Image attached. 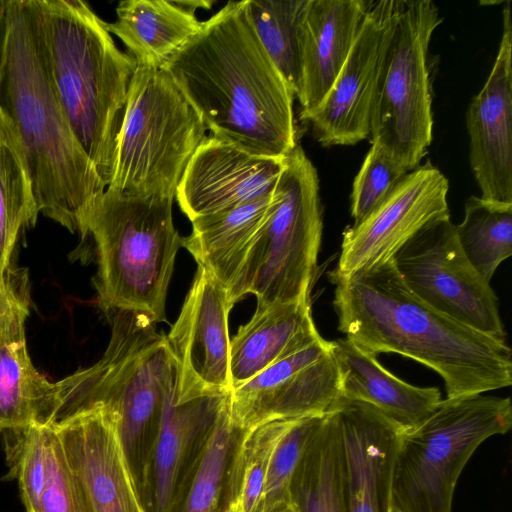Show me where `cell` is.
I'll list each match as a JSON object with an SVG mask.
<instances>
[{
  "label": "cell",
  "mask_w": 512,
  "mask_h": 512,
  "mask_svg": "<svg viewBox=\"0 0 512 512\" xmlns=\"http://www.w3.org/2000/svg\"><path fill=\"white\" fill-rule=\"evenodd\" d=\"M211 1L125 0L116 7L117 19L107 31L126 46L137 66L163 69L202 28L197 9Z\"/></svg>",
  "instance_id": "603a6c76"
},
{
  "label": "cell",
  "mask_w": 512,
  "mask_h": 512,
  "mask_svg": "<svg viewBox=\"0 0 512 512\" xmlns=\"http://www.w3.org/2000/svg\"><path fill=\"white\" fill-rule=\"evenodd\" d=\"M39 213L19 135L0 109V278L10 268L20 230L33 226Z\"/></svg>",
  "instance_id": "83f0119b"
},
{
  "label": "cell",
  "mask_w": 512,
  "mask_h": 512,
  "mask_svg": "<svg viewBox=\"0 0 512 512\" xmlns=\"http://www.w3.org/2000/svg\"><path fill=\"white\" fill-rule=\"evenodd\" d=\"M26 512H92L53 425L47 426L45 436L44 481Z\"/></svg>",
  "instance_id": "836d02e7"
},
{
  "label": "cell",
  "mask_w": 512,
  "mask_h": 512,
  "mask_svg": "<svg viewBox=\"0 0 512 512\" xmlns=\"http://www.w3.org/2000/svg\"><path fill=\"white\" fill-rule=\"evenodd\" d=\"M454 231L468 261L490 282L512 254V203L471 196Z\"/></svg>",
  "instance_id": "f1b7e54d"
},
{
  "label": "cell",
  "mask_w": 512,
  "mask_h": 512,
  "mask_svg": "<svg viewBox=\"0 0 512 512\" xmlns=\"http://www.w3.org/2000/svg\"><path fill=\"white\" fill-rule=\"evenodd\" d=\"M448 190L447 178L430 161L408 172L380 205L343 232L333 272L351 277L393 259L421 229L450 215Z\"/></svg>",
  "instance_id": "5bb4252c"
},
{
  "label": "cell",
  "mask_w": 512,
  "mask_h": 512,
  "mask_svg": "<svg viewBox=\"0 0 512 512\" xmlns=\"http://www.w3.org/2000/svg\"><path fill=\"white\" fill-rule=\"evenodd\" d=\"M232 307L227 291L198 266L180 314L165 335L176 368L177 401L230 392Z\"/></svg>",
  "instance_id": "9a60e30c"
},
{
  "label": "cell",
  "mask_w": 512,
  "mask_h": 512,
  "mask_svg": "<svg viewBox=\"0 0 512 512\" xmlns=\"http://www.w3.org/2000/svg\"><path fill=\"white\" fill-rule=\"evenodd\" d=\"M211 135L264 157L297 142L295 95L261 45L247 0L229 1L163 68Z\"/></svg>",
  "instance_id": "6da1fadb"
},
{
  "label": "cell",
  "mask_w": 512,
  "mask_h": 512,
  "mask_svg": "<svg viewBox=\"0 0 512 512\" xmlns=\"http://www.w3.org/2000/svg\"><path fill=\"white\" fill-rule=\"evenodd\" d=\"M288 507L292 512H346L343 445L333 409L324 416L298 463Z\"/></svg>",
  "instance_id": "484cf974"
},
{
  "label": "cell",
  "mask_w": 512,
  "mask_h": 512,
  "mask_svg": "<svg viewBox=\"0 0 512 512\" xmlns=\"http://www.w3.org/2000/svg\"><path fill=\"white\" fill-rule=\"evenodd\" d=\"M243 430L229 416L228 401L206 443L181 512H221L231 457Z\"/></svg>",
  "instance_id": "1f68e13d"
},
{
  "label": "cell",
  "mask_w": 512,
  "mask_h": 512,
  "mask_svg": "<svg viewBox=\"0 0 512 512\" xmlns=\"http://www.w3.org/2000/svg\"><path fill=\"white\" fill-rule=\"evenodd\" d=\"M274 193V192H273ZM273 193L195 218L182 246L226 291H230L263 224Z\"/></svg>",
  "instance_id": "d4e9b609"
},
{
  "label": "cell",
  "mask_w": 512,
  "mask_h": 512,
  "mask_svg": "<svg viewBox=\"0 0 512 512\" xmlns=\"http://www.w3.org/2000/svg\"><path fill=\"white\" fill-rule=\"evenodd\" d=\"M404 0L371 1L335 82L301 120L324 147L349 146L371 135V120L385 56Z\"/></svg>",
  "instance_id": "4fadbf2b"
},
{
  "label": "cell",
  "mask_w": 512,
  "mask_h": 512,
  "mask_svg": "<svg viewBox=\"0 0 512 512\" xmlns=\"http://www.w3.org/2000/svg\"><path fill=\"white\" fill-rule=\"evenodd\" d=\"M325 415L297 418L285 432L272 455L255 512H282L288 507L295 470Z\"/></svg>",
  "instance_id": "d6a6232c"
},
{
  "label": "cell",
  "mask_w": 512,
  "mask_h": 512,
  "mask_svg": "<svg viewBox=\"0 0 512 512\" xmlns=\"http://www.w3.org/2000/svg\"><path fill=\"white\" fill-rule=\"evenodd\" d=\"M307 0H247V12L264 50L294 95L299 88L298 25Z\"/></svg>",
  "instance_id": "4dcf8cb0"
},
{
  "label": "cell",
  "mask_w": 512,
  "mask_h": 512,
  "mask_svg": "<svg viewBox=\"0 0 512 512\" xmlns=\"http://www.w3.org/2000/svg\"><path fill=\"white\" fill-rule=\"evenodd\" d=\"M340 396L333 342L321 336L232 389L229 416L247 430L273 420L323 416Z\"/></svg>",
  "instance_id": "7c38bea8"
},
{
  "label": "cell",
  "mask_w": 512,
  "mask_h": 512,
  "mask_svg": "<svg viewBox=\"0 0 512 512\" xmlns=\"http://www.w3.org/2000/svg\"><path fill=\"white\" fill-rule=\"evenodd\" d=\"M175 198L123 194L108 188L85 220L95 241V286L108 314L136 312L154 324L166 321V298L182 247L173 222Z\"/></svg>",
  "instance_id": "8992f818"
},
{
  "label": "cell",
  "mask_w": 512,
  "mask_h": 512,
  "mask_svg": "<svg viewBox=\"0 0 512 512\" xmlns=\"http://www.w3.org/2000/svg\"><path fill=\"white\" fill-rule=\"evenodd\" d=\"M9 33V0H0V78L3 73Z\"/></svg>",
  "instance_id": "8d00e7d4"
},
{
  "label": "cell",
  "mask_w": 512,
  "mask_h": 512,
  "mask_svg": "<svg viewBox=\"0 0 512 512\" xmlns=\"http://www.w3.org/2000/svg\"><path fill=\"white\" fill-rule=\"evenodd\" d=\"M50 75L83 150L108 186L136 61L82 0H37Z\"/></svg>",
  "instance_id": "5b68a950"
},
{
  "label": "cell",
  "mask_w": 512,
  "mask_h": 512,
  "mask_svg": "<svg viewBox=\"0 0 512 512\" xmlns=\"http://www.w3.org/2000/svg\"><path fill=\"white\" fill-rule=\"evenodd\" d=\"M175 385L176 380L163 410L144 501L146 512H181L208 438L228 401L229 393H215L179 402Z\"/></svg>",
  "instance_id": "ac0fdd59"
},
{
  "label": "cell",
  "mask_w": 512,
  "mask_h": 512,
  "mask_svg": "<svg viewBox=\"0 0 512 512\" xmlns=\"http://www.w3.org/2000/svg\"><path fill=\"white\" fill-rule=\"evenodd\" d=\"M407 173L377 142H371V147L353 182L351 193L353 224L361 222L380 205Z\"/></svg>",
  "instance_id": "e575fe53"
},
{
  "label": "cell",
  "mask_w": 512,
  "mask_h": 512,
  "mask_svg": "<svg viewBox=\"0 0 512 512\" xmlns=\"http://www.w3.org/2000/svg\"><path fill=\"white\" fill-rule=\"evenodd\" d=\"M0 109L19 135L39 212L85 237V220L105 191L57 96L37 0H9Z\"/></svg>",
  "instance_id": "3957f363"
},
{
  "label": "cell",
  "mask_w": 512,
  "mask_h": 512,
  "mask_svg": "<svg viewBox=\"0 0 512 512\" xmlns=\"http://www.w3.org/2000/svg\"><path fill=\"white\" fill-rule=\"evenodd\" d=\"M512 427L509 397L442 399L419 426L401 432L391 474V505L402 512H451L458 478L488 438Z\"/></svg>",
  "instance_id": "9c48e42d"
},
{
  "label": "cell",
  "mask_w": 512,
  "mask_h": 512,
  "mask_svg": "<svg viewBox=\"0 0 512 512\" xmlns=\"http://www.w3.org/2000/svg\"><path fill=\"white\" fill-rule=\"evenodd\" d=\"M319 337L311 299L257 306L230 341L231 390Z\"/></svg>",
  "instance_id": "cb8c5ba5"
},
{
  "label": "cell",
  "mask_w": 512,
  "mask_h": 512,
  "mask_svg": "<svg viewBox=\"0 0 512 512\" xmlns=\"http://www.w3.org/2000/svg\"><path fill=\"white\" fill-rule=\"evenodd\" d=\"M221 512H243L241 503L239 500L230 502Z\"/></svg>",
  "instance_id": "74e56055"
},
{
  "label": "cell",
  "mask_w": 512,
  "mask_h": 512,
  "mask_svg": "<svg viewBox=\"0 0 512 512\" xmlns=\"http://www.w3.org/2000/svg\"><path fill=\"white\" fill-rule=\"evenodd\" d=\"M442 22L431 0H404L385 56L371 120L377 142L404 171L420 165L432 142L429 44Z\"/></svg>",
  "instance_id": "30bf717a"
},
{
  "label": "cell",
  "mask_w": 512,
  "mask_h": 512,
  "mask_svg": "<svg viewBox=\"0 0 512 512\" xmlns=\"http://www.w3.org/2000/svg\"><path fill=\"white\" fill-rule=\"evenodd\" d=\"M52 425L92 512H146L106 410L92 407Z\"/></svg>",
  "instance_id": "d6986e66"
},
{
  "label": "cell",
  "mask_w": 512,
  "mask_h": 512,
  "mask_svg": "<svg viewBox=\"0 0 512 512\" xmlns=\"http://www.w3.org/2000/svg\"><path fill=\"white\" fill-rule=\"evenodd\" d=\"M295 419H279L243 430L234 448L222 510L239 500L243 512H255L275 448Z\"/></svg>",
  "instance_id": "f546056e"
},
{
  "label": "cell",
  "mask_w": 512,
  "mask_h": 512,
  "mask_svg": "<svg viewBox=\"0 0 512 512\" xmlns=\"http://www.w3.org/2000/svg\"><path fill=\"white\" fill-rule=\"evenodd\" d=\"M393 262L406 286L426 304L506 341L497 296L461 250L450 215L416 233L398 250Z\"/></svg>",
  "instance_id": "8fae6325"
},
{
  "label": "cell",
  "mask_w": 512,
  "mask_h": 512,
  "mask_svg": "<svg viewBox=\"0 0 512 512\" xmlns=\"http://www.w3.org/2000/svg\"><path fill=\"white\" fill-rule=\"evenodd\" d=\"M206 126L164 69L137 66L131 79L108 189L175 198Z\"/></svg>",
  "instance_id": "ba28073f"
},
{
  "label": "cell",
  "mask_w": 512,
  "mask_h": 512,
  "mask_svg": "<svg viewBox=\"0 0 512 512\" xmlns=\"http://www.w3.org/2000/svg\"><path fill=\"white\" fill-rule=\"evenodd\" d=\"M371 1L307 0L298 25L299 117L324 99L343 67Z\"/></svg>",
  "instance_id": "44dd1931"
},
{
  "label": "cell",
  "mask_w": 512,
  "mask_h": 512,
  "mask_svg": "<svg viewBox=\"0 0 512 512\" xmlns=\"http://www.w3.org/2000/svg\"><path fill=\"white\" fill-rule=\"evenodd\" d=\"M322 231L318 174L297 144L285 156L268 214L227 293L230 303L248 294L260 307L311 299Z\"/></svg>",
  "instance_id": "52a82bcc"
},
{
  "label": "cell",
  "mask_w": 512,
  "mask_h": 512,
  "mask_svg": "<svg viewBox=\"0 0 512 512\" xmlns=\"http://www.w3.org/2000/svg\"><path fill=\"white\" fill-rule=\"evenodd\" d=\"M332 342L341 396L371 405L401 432L419 426L441 402L437 387H418L396 377L381 365L377 356L347 338Z\"/></svg>",
  "instance_id": "7402d4cb"
},
{
  "label": "cell",
  "mask_w": 512,
  "mask_h": 512,
  "mask_svg": "<svg viewBox=\"0 0 512 512\" xmlns=\"http://www.w3.org/2000/svg\"><path fill=\"white\" fill-rule=\"evenodd\" d=\"M109 316L111 337L101 359L53 382V424L92 407L106 410L144 503L176 368L165 335L147 316L129 311Z\"/></svg>",
  "instance_id": "277c9868"
},
{
  "label": "cell",
  "mask_w": 512,
  "mask_h": 512,
  "mask_svg": "<svg viewBox=\"0 0 512 512\" xmlns=\"http://www.w3.org/2000/svg\"><path fill=\"white\" fill-rule=\"evenodd\" d=\"M346 512H390L391 474L401 430L369 404L340 396Z\"/></svg>",
  "instance_id": "ffe728a7"
},
{
  "label": "cell",
  "mask_w": 512,
  "mask_h": 512,
  "mask_svg": "<svg viewBox=\"0 0 512 512\" xmlns=\"http://www.w3.org/2000/svg\"><path fill=\"white\" fill-rule=\"evenodd\" d=\"M53 382L33 365L26 338L0 342V432L4 440L33 424L52 425Z\"/></svg>",
  "instance_id": "4316f807"
},
{
  "label": "cell",
  "mask_w": 512,
  "mask_h": 512,
  "mask_svg": "<svg viewBox=\"0 0 512 512\" xmlns=\"http://www.w3.org/2000/svg\"><path fill=\"white\" fill-rule=\"evenodd\" d=\"M282 512H292V511L290 510V508H289V507H287V508H286V509H284Z\"/></svg>",
  "instance_id": "ab89813d"
},
{
  "label": "cell",
  "mask_w": 512,
  "mask_h": 512,
  "mask_svg": "<svg viewBox=\"0 0 512 512\" xmlns=\"http://www.w3.org/2000/svg\"><path fill=\"white\" fill-rule=\"evenodd\" d=\"M284 158L251 154L213 135L191 157L175 199L190 221L274 192Z\"/></svg>",
  "instance_id": "2e32d148"
},
{
  "label": "cell",
  "mask_w": 512,
  "mask_h": 512,
  "mask_svg": "<svg viewBox=\"0 0 512 512\" xmlns=\"http://www.w3.org/2000/svg\"><path fill=\"white\" fill-rule=\"evenodd\" d=\"M334 284L333 306L345 338L377 356L397 353L439 374L447 398L508 387L512 353L506 341L435 310L406 286L393 259Z\"/></svg>",
  "instance_id": "7a4b0ae2"
},
{
  "label": "cell",
  "mask_w": 512,
  "mask_h": 512,
  "mask_svg": "<svg viewBox=\"0 0 512 512\" xmlns=\"http://www.w3.org/2000/svg\"><path fill=\"white\" fill-rule=\"evenodd\" d=\"M26 276L10 268L0 278V342L25 338V321L29 314Z\"/></svg>",
  "instance_id": "d590c367"
},
{
  "label": "cell",
  "mask_w": 512,
  "mask_h": 512,
  "mask_svg": "<svg viewBox=\"0 0 512 512\" xmlns=\"http://www.w3.org/2000/svg\"><path fill=\"white\" fill-rule=\"evenodd\" d=\"M470 165L485 199L512 203V20L503 9L496 59L466 113Z\"/></svg>",
  "instance_id": "e0dca14e"
},
{
  "label": "cell",
  "mask_w": 512,
  "mask_h": 512,
  "mask_svg": "<svg viewBox=\"0 0 512 512\" xmlns=\"http://www.w3.org/2000/svg\"><path fill=\"white\" fill-rule=\"evenodd\" d=\"M390 512H402V511H400L399 509H397L395 507H391Z\"/></svg>",
  "instance_id": "f35d334b"
}]
</instances>
